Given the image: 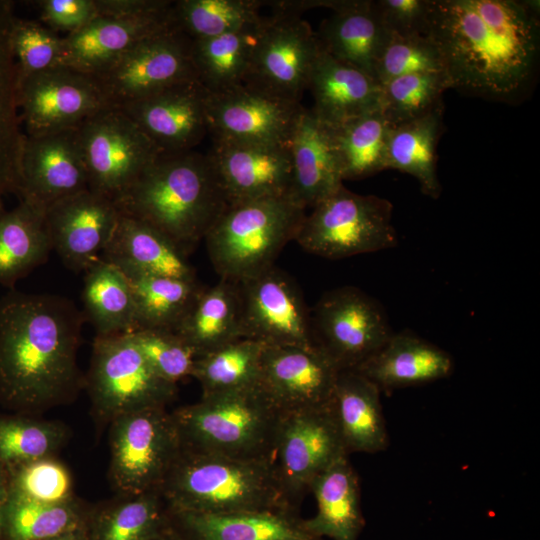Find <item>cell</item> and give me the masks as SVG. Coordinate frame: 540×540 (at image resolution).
I'll use <instances>...</instances> for the list:
<instances>
[{"instance_id":"26","label":"cell","mask_w":540,"mask_h":540,"mask_svg":"<svg viewBox=\"0 0 540 540\" xmlns=\"http://www.w3.org/2000/svg\"><path fill=\"white\" fill-rule=\"evenodd\" d=\"M307 89L314 99L311 111L332 127L381 109V85L369 74L334 58L322 47L312 66Z\"/></svg>"},{"instance_id":"43","label":"cell","mask_w":540,"mask_h":540,"mask_svg":"<svg viewBox=\"0 0 540 540\" xmlns=\"http://www.w3.org/2000/svg\"><path fill=\"white\" fill-rule=\"evenodd\" d=\"M264 6L260 0H179L173 1L171 18L191 40L206 39L258 24Z\"/></svg>"},{"instance_id":"55","label":"cell","mask_w":540,"mask_h":540,"mask_svg":"<svg viewBox=\"0 0 540 540\" xmlns=\"http://www.w3.org/2000/svg\"><path fill=\"white\" fill-rule=\"evenodd\" d=\"M156 540H181L172 527Z\"/></svg>"},{"instance_id":"27","label":"cell","mask_w":540,"mask_h":540,"mask_svg":"<svg viewBox=\"0 0 540 540\" xmlns=\"http://www.w3.org/2000/svg\"><path fill=\"white\" fill-rule=\"evenodd\" d=\"M381 390L357 370H341L329 409L348 455L374 454L389 445Z\"/></svg>"},{"instance_id":"44","label":"cell","mask_w":540,"mask_h":540,"mask_svg":"<svg viewBox=\"0 0 540 540\" xmlns=\"http://www.w3.org/2000/svg\"><path fill=\"white\" fill-rule=\"evenodd\" d=\"M68 427L22 413L0 414V462L7 469L56 456L69 438Z\"/></svg>"},{"instance_id":"11","label":"cell","mask_w":540,"mask_h":540,"mask_svg":"<svg viewBox=\"0 0 540 540\" xmlns=\"http://www.w3.org/2000/svg\"><path fill=\"white\" fill-rule=\"evenodd\" d=\"M88 189L116 201L162 152L122 110L106 107L78 128Z\"/></svg>"},{"instance_id":"5","label":"cell","mask_w":540,"mask_h":540,"mask_svg":"<svg viewBox=\"0 0 540 540\" xmlns=\"http://www.w3.org/2000/svg\"><path fill=\"white\" fill-rule=\"evenodd\" d=\"M171 414L181 447L247 460H272L282 415L260 385L201 396Z\"/></svg>"},{"instance_id":"1","label":"cell","mask_w":540,"mask_h":540,"mask_svg":"<svg viewBox=\"0 0 540 540\" xmlns=\"http://www.w3.org/2000/svg\"><path fill=\"white\" fill-rule=\"evenodd\" d=\"M427 36L441 54L450 88L517 104L537 85L538 0H431Z\"/></svg>"},{"instance_id":"32","label":"cell","mask_w":540,"mask_h":540,"mask_svg":"<svg viewBox=\"0 0 540 540\" xmlns=\"http://www.w3.org/2000/svg\"><path fill=\"white\" fill-rule=\"evenodd\" d=\"M170 528L161 490L116 494L90 506L86 521L89 540H156Z\"/></svg>"},{"instance_id":"54","label":"cell","mask_w":540,"mask_h":540,"mask_svg":"<svg viewBox=\"0 0 540 540\" xmlns=\"http://www.w3.org/2000/svg\"><path fill=\"white\" fill-rule=\"evenodd\" d=\"M51 540H89L86 526L61 534Z\"/></svg>"},{"instance_id":"20","label":"cell","mask_w":540,"mask_h":540,"mask_svg":"<svg viewBox=\"0 0 540 540\" xmlns=\"http://www.w3.org/2000/svg\"><path fill=\"white\" fill-rule=\"evenodd\" d=\"M339 370L316 347L265 345L259 385L281 413L330 403Z\"/></svg>"},{"instance_id":"38","label":"cell","mask_w":540,"mask_h":540,"mask_svg":"<svg viewBox=\"0 0 540 540\" xmlns=\"http://www.w3.org/2000/svg\"><path fill=\"white\" fill-rule=\"evenodd\" d=\"M263 19L238 31L191 40V59L197 80L209 93H220L244 83Z\"/></svg>"},{"instance_id":"36","label":"cell","mask_w":540,"mask_h":540,"mask_svg":"<svg viewBox=\"0 0 540 540\" xmlns=\"http://www.w3.org/2000/svg\"><path fill=\"white\" fill-rule=\"evenodd\" d=\"M82 314L100 337L137 329L134 296L128 277L102 257L84 271Z\"/></svg>"},{"instance_id":"21","label":"cell","mask_w":540,"mask_h":540,"mask_svg":"<svg viewBox=\"0 0 540 540\" xmlns=\"http://www.w3.org/2000/svg\"><path fill=\"white\" fill-rule=\"evenodd\" d=\"M212 141L207 155L228 205L265 197L290 196L292 164L289 144Z\"/></svg>"},{"instance_id":"24","label":"cell","mask_w":540,"mask_h":540,"mask_svg":"<svg viewBox=\"0 0 540 540\" xmlns=\"http://www.w3.org/2000/svg\"><path fill=\"white\" fill-rule=\"evenodd\" d=\"M290 196L303 208H313L343 185L331 128L311 109L303 108L292 132Z\"/></svg>"},{"instance_id":"40","label":"cell","mask_w":540,"mask_h":540,"mask_svg":"<svg viewBox=\"0 0 540 540\" xmlns=\"http://www.w3.org/2000/svg\"><path fill=\"white\" fill-rule=\"evenodd\" d=\"M127 277L134 296L137 329L174 331L203 288L197 279L149 274Z\"/></svg>"},{"instance_id":"18","label":"cell","mask_w":540,"mask_h":540,"mask_svg":"<svg viewBox=\"0 0 540 540\" xmlns=\"http://www.w3.org/2000/svg\"><path fill=\"white\" fill-rule=\"evenodd\" d=\"M88 189V174L77 128L24 136L16 193L46 210L53 203Z\"/></svg>"},{"instance_id":"3","label":"cell","mask_w":540,"mask_h":540,"mask_svg":"<svg viewBox=\"0 0 540 540\" xmlns=\"http://www.w3.org/2000/svg\"><path fill=\"white\" fill-rule=\"evenodd\" d=\"M168 236L186 255L228 206L207 154H160L114 202Z\"/></svg>"},{"instance_id":"10","label":"cell","mask_w":540,"mask_h":540,"mask_svg":"<svg viewBox=\"0 0 540 540\" xmlns=\"http://www.w3.org/2000/svg\"><path fill=\"white\" fill-rule=\"evenodd\" d=\"M312 344L341 370H355L394 333L382 306L353 286L326 292L310 313Z\"/></svg>"},{"instance_id":"33","label":"cell","mask_w":540,"mask_h":540,"mask_svg":"<svg viewBox=\"0 0 540 540\" xmlns=\"http://www.w3.org/2000/svg\"><path fill=\"white\" fill-rule=\"evenodd\" d=\"M174 331L197 357L245 338L238 282L220 279L211 287H203Z\"/></svg>"},{"instance_id":"2","label":"cell","mask_w":540,"mask_h":540,"mask_svg":"<svg viewBox=\"0 0 540 540\" xmlns=\"http://www.w3.org/2000/svg\"><path fill=\"white\" fill-rule=\"evenodd\" d=\"M82 311L70 299L10 289L0 297V404L36 415L76 399Z\"/></svg>"},{"instance_id":"42","label":"cell","mask_w":540,"mask_h":540,"mask_svg":"<svg viewBox=\"0 0 540 540\" xmlns=\"http://www.w3.org/2000/svg\"><path fill=\"white\" fill-rule=\"evenodd\" d=\"M265 344L242 338L196 357L192 376L202 396L256 387Z\"/></svg>"},{"instance_id":"35","label":"cell","mask_w":540,"mask_h":540,"mask_svg":"<svg viewBox=\"0 0 540 540\" xmlns=\"http://www.w3.org/2000/svg\"><path fill=\"white\" fill-rule=\"evenodd\" d=\"M14 2L0 0V213L2 199L16 193L24 132L17 104L18 73L10 34Z\"/></svg>"},{"instance_id":"12","label":"cell","mask_w":540,"mask_h":540,"mask_svg":"<svg viewBox=\"0 0 540 540\" xmlns=\"http://www.w3.org/2000/svg\"><path fill=\"white\" fill-rule=\"evenodd\" d=\"M109 107L120 108L173 85L197 80L191 39L171 27L124 52L96 75Z\"/></svg>"},{"instance_id":"51","label":"cell","mask_w":540,"mask_h":540,"mask_svg":"<svg viewBox=\"0 0 540 540\" xmlns=\"http://www.w3.org/2000/svg\"><path fill=\"white\" fill-rule=\"evenodd\" d=\"M40 22L54 30L73 33L98 16L96 0L34 1Z\"/></svg>"},{"instance_id":"15","label":"cell","mask_w":540,"mask_h":540,"mask_svg":"<svg viewBox=\"0 0 540 540\" xmlns=\"http://www.w3.org/2000/svg\"><path fill=\"white\" fill-rule=\"evenodd\" d=\"M17 104L28 136L78 128L109 107L92 75L62 65L18 77Z\"/></svg>"},{"instance_id":"53","label":"cell","mask_w":540,"mask_h":540,"mask_svg":"<svg viewBox=\"0 0 540 540\" xmlns=\"http://www.w3.org/2000/svg\"><path fill=\"white\" fill-rule=\"evenodd\" d=\"M9 496V471L0 462V513Z\"/></svg>"},{"instance_id":"39","label":"cell","mask_w":540,"mask_h":540,"mask_svg":"<svg viewBox=\"0 0 540 540\" xmlns=\"http://www.w3.org/2000/svg\"><path fill=\"white\" fill-rule=\"evenodd\" d=\"M89 508L78 497L48 504L8 496L0 513V540H51L85 527Z\"/></svg>"},{"instance_id":"4","label":"cell","mask_w":540,"mask_h":540,"mask_svg":"<svg viewBox=\"0 0 540 540\" xmlns=\"http://www.w3.org/2000/svg\"><path fill=\"white\" fill-rule=\"evenodd\" d=\"M160 490L169 509L176 511L298 510L286 500L271 459H237L181 447Z\"/></svg>"},{"instance_id":"8","label":"cell","mask_w":540,"mask_h":540,"mask_svg":"<svg viewBox=\"0 0 540 540\" xmlns=\"http://www.w3.org/2000/svg\"><path fill=\"white\" fill-rule=\"evenodd\" d=\"M311 209L295 237L311 254L341 259L397 243L393 205L387 199L358 194L342 185Z\"/></svg>"},{"instance_id":"9","label":"cell","mask_w":540,"mask_h":540,"mask_svg":"<svg viewBox=\"0 0 540 540\" xmlns=\"http://www.w3.org/2000/svg\"><path fill=\"white\" fill-rule=\"evenodd\" d=\"M109 482L116 494L160 490L181 441L166 407L124 414L109 424Z\"/></svg>"},{"instance_id":"50","label":"cell","mask_w":540,"mask_h":540,"mask_svg":"<svg viewBox=\"0 0 540 540\" xmlns=\"http://www.w3.org/2000/svg\"><path fill=\"white\" fill-rule=\"evenodd\" d=\"M384 27L399 36L427 35L431 0H373Z\"/></svg>"},{"instance_id":"34","label":"cell","mask_w":540,"mask_h":540,"mask_svg":"<svg viewBox=\"0 0 540 540\" xmlns=\"http://www.w3.org/2000/svg\"><path fill=\"white\" fill-rule=\"evenodd\" d=\"M52 246L45 223V210L20 200L0 213V285L15 284L45 263Z\"/></svg>"},{"instance_id":"17","label":"cell","mask_w":540,"mask_h":540,"mask_svg":"<svg viewBox=\"0 0 540 540\" xmlns=\"http://www.w3.org/2000/svg\"><path fill=\"white\" fill-rule=\"evenodd\" d=\"M238 284L245 338L265 345L313 346L310 312L290 276L273 265Z\"/></svg>"},{"instance_id":"29","label":"cell","mask_w":540,"mask_h":540,"mask_svg":"<svg viewBox=\"0 0 540 540\" xmlns=\"http://www.w3.org/2000/svg\"><path fill=\"white\" fill-rule=\"evenodd\" d=\"M453 367L448 352L405 330L393 333L381 349L355 370L382 392L446 378Z\"/></svg>"},{"instance_id":"31","label":"cell","mask_w":540,"mask_h":540,"mask_svg":"<svg viewBox=\"0 0 540 540\" xmlns=\"http://www.w3.org/2000/svg\"><path fill=\"white\" fill-rule=\"evenodd\" d=\"M315 498L314 516L304 519L315 537L358 540L365 526L358 475L349 456L344 455L320 473L309 487Z\"/></svg>"},{"instance_id":"41","label":"cell","mask_w":540,"mask_h":540,"mask_svg":"<svg viewBox=\"0 0 540 540\" xmlns=\"http://www.w3.org/2000/svg\"><path fill=\"white\" fill-rule=\"evenodd\" d=\"M389 127L381 109L330 126L343 181L363 179L386 169Z\"/></svg>"},{"instance_id":"49","label":"cell","mask_w":540,"mask_h":540,"mask_svg":"<svg viewBox=\"0 0 540 540\" xmlns=\"http://www.w3.org/2000/svg\"><path fill=\"white\" fill-rule=\"evenodd\" d=\"M153 371L162 379L177 384L192 376L195 351L173 330L137 329L131 333Z\"/></svg>"},{"instance_id":"14","label":"cell","mask_w":540,"mask_h":540,"mask_svg":"<svg viewBox=\"0 0 540 540\" xmlns=\"http://www.w3.org/2000/svg\"><path fill=\"white\" fill-rule=\"evenodd\" d=\"M344 455L348 454L329 405L282 413L272 462L280 488L291 506L298 509L313 480Z\"/></svg>"},{"instance_id":"6","label":"cell","mask_w":540,"mask_h":540,"mask_svg":"<svg viewBox=\"0 0 540 540\" xmlns=\"http://www.w3.org/2000/svg\"><path fill=\"white\" fill-rule=\"evenodd\" d=\"M305 211L289 195L229 204L203 239L221 279L240 282L273 266Z\"/></svg>"},{"instance_id":"22","label":"cell","mask_w":540,"mask_h":540,"mask_svg":"<svg viewBox=\"0 0 540 540\" xmlns=\"http://www.w3.org/2000/svg\"><path fill=\"white\" fill-rule=\"evenodd\" d=\"M208 94L198 80H190L118 109L128 115L162 153H180L191 151L208 133Z\"/></svg>"},{"instance_id":"30","label":"cell","mask_w":540,"mask_h":540,"mask_svg":"<svg viewBox=\"0 0 540 540\" xmlns=\"http://www.w3.org/2000/svg\"><path fill=\"white\" fill-rule=\"evenodd\" d=\"M333 13L316 33L324 51L374 78V69L390 32L373 0H331Z\"/></svg>"},{"instance_id":"52","label":"cell","mask_w":540,"mask_h":540,"mask_svg":"<svg viewBox=\"0 0 540 540\" xmlns=\"http://www.w3.org/2000/svg\"><path fill=\"white\" fill-rule=\"evenodd\" d=\"M172 4L168 0H96L98 16L151 15L168 11Z\"/></svg>"},{"instance_id":"19","label":"cell","mask_w":540,"mask_h":540,"mask_svg":"<svg viewBox=\"0 0 540 540\" xmlns=\"http://www.w3.org/2000/svg\"><path fill=\"white\" fill-rule=\"evenodd\" d=\"M114 201L89 189L67 196L45 210L52 250L76 273L98 260L116 228Z\"/></svg>"},{"instance_id":"46","label":"cell","mask_w":540,"mask_h":540,"mask_svg":"<svg viewBox=\"0 0 540 540\" xmlns=\"http://www.w3.org/2000/svg\"><path fill=\"white\" fill-rule=\"evenodd\" d=\"M8 471L9 496L48 504L77 498L71 472L56 456L33 460Z\"/></svg>"},{"instance_id":"45","label":"cell","mask_w":540,"mask_h":540,"mask_svg":"<svg viewBox=\"0 0 540 540\" xmlns=\"http://www.w3.org/2000/svg\"><path fill=\"white\" fill-rule=\"evenodd\" d=\"M382 87L381 112L390 126L419 118L443 105L449 89L444 73H414L394 78Z\"/></svg>"},{"instance_id":"28","label":"cell","mask_w":540,"mask_h":540,"mask_svg":"<svg viewBox=\"0 0 540 540\" xmlns=\"http://www.w3.org/2000/svg\"><path fill=\"white\" fill-rule=\"evenodd\" d=\"M101 257L126 276L149 274L197 279L187 255L168 236L139 219L121 213Z\"/></svg>"},{"instance_id":"13","label":"cell","mask_w":540,"mask_h":540,"mask_svg":"<svg viewBox=\"0 0 540 540\" xmlns=\"http://www.w3.org/2000/svg\"><path fill=\"white\" fill-rule=\"evenodd\" d=\"M320 50L317 34L301 16H264L243 84L300 102Z\"/></svg>"},{"instance_id":"25","label":"cell","mask_w":540,"mask_h":540,"mask_svg":"<svg viewBox=\"0 0 540 540\" xmlns=\"http://www.w3.org/2000/svg\"><path fill=\"white\" fill-rule=\"evenodd\" d=\"M171 527L181 540H322L295 509L205 514L169 509Z\"/></svg>"},{"instance_id":"16","label":"cell","mask_w":540,"mask_h":540,"mask_svg":"<svg viewBox=\"0 0 540 540\" xmlns=\"http://www.w3.org/2000/svg\"><path fill=\"white\" fill-rule=\"evenodd\" d=\"M303 108L300 102L242 84L208 94L207 129L212 140L289 144Z\"/></svg>"},{"instance_id":"7","label":"cell","mask_w":540,"mask_h":540,"mask_svg":"<svg viewBox=\"0 0 540 540\" xmlns=\"http://www.w3.org/2000/svg\"><path fill=\"white\" fill-rule=\"evenodd\" d=\"M84 388L100 427L127 413L166 407L178 392L153 371L131 333L95 336Z\"/></svg>"},{"instance_id":"48","label":"cell","mask_w":540,"mask_h":540,"mask_svg":"<svg viewBox=\"0 0 540 540\" xmlns=\"http://www.w3.org/2000/svg\"><path fill=\"white\" fill-rule=\"evenodd\" d=\"M18 77L59 66L63 37L40 21L15 18L10 34Z\"/></svg>"},{"instance_id":"47","label":"cell","mask_w":540,"mask_h":540,"mask_svg":"<svg viewBox=\"0 0 540 540\" xmlns=\"http://www.w3.org/2000/svg\"><path fill=\"white\" fill-rule=\"evenodd\" d=\"M427 72L445 74L441 54L433 40L427 35L390 33L375 65L374 79L382 86L403 75Z\"/></svg>"},{"instance_id":"23","label":"cell","mask_w":540,"mask_h":540,"mask_svg":"<svg viewBox=\"0 0 540 540\" xmlns=\"http://www.w3.org/2000/svg\"><path fill=\"white\" fill-rule=\"evenodd\" d=\"M171 10L133 17L97 16L63 37L59 65L96 75L138 42L173 27Z\"/></svg>"},{"instance_id":"37","label":"cell","mask_w":540,"mask_h":540,"mask_svg":"<svg viewBox=\"0 0 540 540\" xmlns=\"http://www.w3.org/2000/svg\"><path fill=\"white\" fill-rule=\"evenodd\" d=\"M443 110L441 105L419 118L390 126L387 136L386 169L413 176L432 198L441 194L436 149L443 131Z\"/></svg>"}]
</instances>
